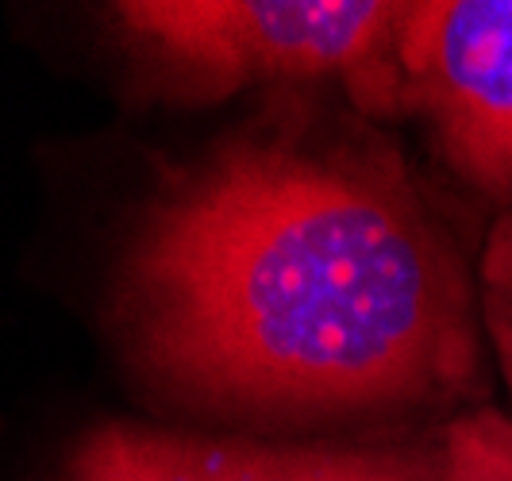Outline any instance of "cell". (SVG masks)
<instances>
[{
  "label": "cell",
  "mask_w": 512,
  "mask_h": 481,
  "mask_svg": "<svg viewBox=\"0 0 512 481\" xmlns=\"http://www.w3.org/2000/svg\"><path fill=\"white\" fill-rule=\"evenodd\" d=\"M401 108L420 112L447 166L512 204V0H416L397 24Z\"/></svg>",
  "instance_id": "cell-3"
},
{
  "label": "cell",
  "mask_w": 512,
  "mask_h": 481,
  "mask_svg": "<svg viewBox=\"0 0 512 481\" xmlns=\"http://www.w3.org/2000/svg\"><path fill=\"white\" fill-rule=\"evenodd\" d=\"M120 27L205 97L282 77L339 74L362 108H401L389 0H128Z\"/></svg>",
  "instance_id": "cell-2"
},
{
  "label": "cell",
  "mask_w": 512,
  "mask_h": 481,
  "mask_svg": "<svg viewBox=\"0 0 512 481\" xmlns=\"http://www.w3.org/2000/svg\"><path fill=\"white\" fill-rule=\"evenodd\" d=\"M120 320L158 378L220 405H409L478 370L466 266L389 151L235 139L170 174Z\"/></svg>",
  "instance_id": "cell-1"
},
{
  "label": "cell",
  "mask_w": 512,
  "mask_h": 481,
  "mask_svg": "<svg viewBox=\"0 0 512 481\" xmlns=\"http://www.w3.org/2000/svg\"><path fill=\"white\" fill-rule=\"evenodd\" d=\"M436 481H512V420L501 412H474L443 435Z\"/></svg>",
  "instance_id": "cell-6"
},
{
  "label": "cell",
  "mask_w": 512,
  "mask_h": 481,
  "mask_svg": "<svg viewBox=\"0 0 512 481\" xmlns=\"http://www.w3.org/2000/svg\"><path fill=\"white\" fill-rule=\"evenodd\" d=\"M482 312L512 401V208L489 228L482 254Z\"/></svg>",
  "instance_id": "cell-7"
},
{
  "label": "cell",
  "mask_w": 512,
  "mask_h": 481,
  "mask_svg": "<svg viewBox=\"0 0 512 481\" xmlns=\"http://www.w3.org/2000/svg\"><path fill=\"white\" fill-rule=\"evenodd\" d=\"M185 481H428L432 462L405 451H274L174 439Z\"/></svg>",
  "instance_id": "cell-4"
},
{
  "label": "cell",
  "mask_w": 512,
  "mask_h": 481,
  "mask_svg": "<svg viewBox=\"0 0 512 481\" xmlns=\"http://www.w3.org/2000/svg\"><path fill=\"white\" fill-rule=\"evenodd\" d=\"M70 481H185L174 435L139 428H101L81 443Z\"/></svg>",
  "instance_id": "cell-5"
}]
</instances>
